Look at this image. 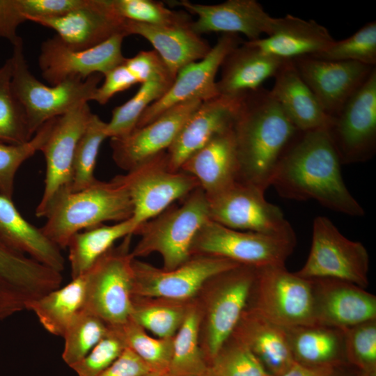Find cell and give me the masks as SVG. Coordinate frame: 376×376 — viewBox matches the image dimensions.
<instances>
[{
    "label": "cell",
    "instance_id": "6da1fadb",
    "mask_svg": "<svg viewBox=\"0 0 376 376\" xmlns=\"http://www.w3.org/2000/svg\"><path fill=\"white\" fill-rule=\"evenodd\" d=\"M341 162L326 129L299 132L282 157L271 186L283 198L314 200L352 217H362V206L347 189Z\"/></svg>",
    "mask_w": 376,
    "mask_h": 376
},
{
    "label": "cell",
    "instance_id": "7a4b0ae2",
    "mask_svg": "<svg viewBox=\"0 0 376 376\" xmlns=\"http://www.w3.org/2000/svg\"><path fill=\"white\" fill-rule=\"evenodd\" d=\"M233 130L240 164L238 181L265 191L299 131L263 87L242 96Z\"/></svg>",
    "mask_w": 376,
    "mask_h": 376
},
{
    "label": "cell",
    "instance_id": "3957f363",
    "mask_svg": "<svg viewBox=\"0 0 376 376\" xmlns=\"http://www.w3.org/2000/svg\"><path fill=\"white\" fill-rule=\"evenodd\" d=\"M133 204L118 176L110 181L97 179L78 191H61L52 203L42 232L60 249L81 230L106 221L120 222L132 217Z\"/></svg>",
    "mask_w": 376,
    "mask_h": 376
},
{
    "label": "cell",
    "instance_id": "277c9868",
    "mask_svg": "<svg viewBox=\"0 0 376 376\" xmlns=\"http://www.w3.org/2000/svg\"><path fill=\"white\" fill-rule=\"evenodd\" d=\"M182 200L136 228L134 235L141 237L131 251L134 258L157 253L164 270L173 269L189 259L198 232L210 219L208 203L200 187Z\"/></svg>",
    "mask_w": 376,
    "mask_h": 376
},
{
    "label": "cell",
    "instance_id": "5b68a950",
    "mask_svg": "<svg viewBox=\"0 0 376 376\" xmlns=\"http://www.w3.org/2000/svg\"><path fill=\"white\" fill-rule=\"evenodd\" d=\"M11 86L34 134L47 121L61 116L84 102L93 100L102 75L86 79L72 78L54 86H47L30 72L20 38L13 45Z\"/></svg>",
    "mask_w": 376,
    "mask_h": 376
},
{
    "label": "cell",
    "instance_id": "8992f818",
    "mask_svg": "<svg viewBox=\"0 0 376 376\" xmlns=\"http://www.w3.org/2000/svg\"><path fill=\"white\" fill-rule=\"evenodd\" d=\"M132 236L110 249L85 274L84 308L111 327L123 324L131 315L134 258L130 250Z\"/></svg>",
    "mask_w": 376,
    "mask_h": 376
},
{
    "label": "cell",
    "instance_id": "52a82bcc",
    "mask_svg": "<svg viewBox=\"0 0 376 376\" xmlns=\"http://www.w3.org/2000/svg\"><path fill=\"white\" fill-rule=\"evenodd\" d=\"M247 306L285 328L315 324L311 279L285 265L257 268Z\"/></svg>",
    "mask_w": 376,
    "mask_h": 376
},
{
    "label": "cell",
    "instance_id": "ba28073f",
    "mask_svg": "<svg viewBox=\"0 0 376 376\" xmlns=\"http://www.w3.org/2000/svg\"><path fill=\"white\" fill-rule=\"evenodd\" d=\"M296 238L227 228L209 219L198 232L191 254L224 258L256 268L285 265Z\"/></svg>",
    "mask_w": 376,
    "mask_h": 376
},
{
    "label": "cell",
    "instance_id": "9c48e42d",
    "mask_svg": "<svg viewBox=\"0 0 376 376\" xmlns=\"http://www.w3.org/2000/svg\"><path fill=\"white\" fill-rule=\"evenodd\" d=\"M117 176L132 200L136 230L200 187L194 176L170 169L166 151Z\"/></svg>",
    "mask_w": 376,
    "mask_h": 376
},
{
    "label": "cell",
    "instance_id": "30bf717a",
    "mask_svg": "<svg viewBox=\"0 0 376 376\" xmlns=\"http://www.w3.org/2000/svg\"><path fill=\"white\" fill-rule=\"evenodd\" d=\"M369 265L363 244L347 239L329 219L318 216L313 220L308 257L295 273L309 279H340L365 289L369 284Z\"/></svg>",
    "mask_w": 376,
    "mask_h": 376
},
{
    "label": "cell",
    "instance_id": "8fae6325",
    "mask_svg": "<svg viewBox=\"0 0 376 376\" xmlns=\"http://www.w3.org/2000/svg\"><path fill=\"white\" fill-rule=\"evenodd\" d=\"M265 192L237 181L206 196L210 219L234 230L296 238L280 207L267 201Z\"/></svg>",
    "mask_w": 376,
    "mask_h": 376
},
{
    "label": "cell",
    "instance_id": "7c38bea8",
    "mask_svg": "<svg viewBox=\"0 0 376 376\" xmlns=\"http://www.w3.org/2000/svg\"><path fill=\"white\" fill-rule=\"evenodd\" d=\"M240 265L224 258L193 255L179 267L164 270L134 258L132 296L190 301L212 278Z\"/></svg>",
    "mask_w": 376,
    "mask_h": 376
},
{
    "label": "cell",
    "instance_id": "4fadbf2b",
    "mask_svg": "<svg viewBox=\"0 0 376 376\" xmlns=\"http://www.w3.org/2000/svg\"><path fill=\"white\" fill-rule=\"evenodd\" d=\"M342 165L364 162L376 152V68L326 130Z\"/></svg>",
    "mask_w": 376,
    "mask_h": 376
},
{
    "label": "cell",
    "instance_id": "5bb4252c",
    "mask_svg": "<svg viewBox=\"0 0 376 376\" xmlns=\"http://www.w3.org/2000/svg\"><path fill=\"white\" fill-rule=\"evenodd\" d=\"M256 272V267L242 265L210 281L205 354L208 363L231 336L246 308Z\"/></svg>",
    "mask_w": 376,
    "mask_h": 376
},
{
    "label": "cell",
    "instance_id": "9a60e30c",
    "mask_svg": "<svg viewBox=\"0 0 376 376\" xmlns=\"http://www.w3.org/2000/svg\"><path fill=\"white\" fill-rule=\"evenodd\" d=\"M61 273L8 246L0 239V322L59 288Z\"/></svg>",
    "mask_w": 376,
    "mask_h": 376
},
{
    "label": "cell",
    "instance_id": "2e32d148",
    "mask_svg": "<svg viewBox=\"0 0 376 376\" xmlns=\"http://www.w3.org/2000/svg\"><path fill=\"white\" fill-rule=\"evenodd\" d=\"M92 115L88 102H84L56 118L40 150L45 156L46 171L43 194L36 209V217H45L56 197L63 191H70L75 150Z\"/></svg>",
    "mask_w": 376,
    "mask_h": 376
},
{
    "label": "cell",
    "instance_id": "e0dca14e",
    "mask_svg": "<svg viewBox=\"0 0 376 376\" xmlns=\"http://www.w3.org/2000/svg\"><path fill=\"white\" fill-rule=\"evenodd\" d=\"M243 42L238 34L223 33L205 58L178 72L167 91L145 109L136 128L150 123L182 102L191 100L204 102L219 95L215 79L217 73L225 56Z\"/></svg>",
    "mask_w": 376,
    "mask_h": 376
},
{
    "label": "cell",
    "instance_id": "ac0fdd59",
    "mask_svg": "<svg viewBox=\"0 0 376 376\" xmlns=\"http://www.w3.org/2000/svg\"><path fill=\"white\" fill-rule=\"evenodd\" d=\"M125 37L118 33L95 47L81 50L69 48L56 36L49 38L42 43L38 56L42 76L54 86L72 78L86 79L97 73L104 75L124 62Z\"/></svg>",
    "mask_w": 376,
    "mask_h": 376
},
{
    "label": "cell",
    "instance_id": "d6986e66",
    "mask_svg": "<svg viewBox=\"0 0 376 376\" xmlns=\"http://www.w3.org/2000/svg\"><path fill=\"white\" fill-rule=\"evenodd\" d=\"M292 61L323 111L331 118L341 111L375 68L358 62L330 61L311 56Z\"/></svg>",
    "mask_w": 376,
    "mask_h": 376
},
{
    "label": "cell",
    "instance_id": "ffe728a7",
    "mask_svg": "<svg viewBox=\"0 0 376 376\" xmlns=\"http://www.w3.org/2000/svg\"><path fill=\"white\" fill-rule=\"evenodd\" d=\"M201 103L199 100L182 102L150 123L134 129L128 135L111 138L110 146L116 164L129 171L166 151L185 122Z\"/></svg>",
    "mask_w": 376,
    "mask_h": 376
},
{
    "label": "cell",
    "instance_id": "44dd1931",
    "mask_svg": "<svg viewBox=\"0 0 376 376\" xmlns=\"http://www.w3.org/2000/svg\"><path fill=\"white\" fill-rule=\"evenodd\" d=\"M170 6H180L197 16L192 30L201 35L210 32L242 33L248 40H256L261 35L269 36L274 17H271L256 0H228L214 5L192 3L187 0L169 1Z\"/></svg>",
    "mask_w": 376,
    "mask_h": 376
},
{
    "label": "cell",
    "instance_id": "7402d4cb",
    "mask_svg": "<svg viewBox=\"0 0 376 376\" xmlns=\"http://www.w3.org/2000/svg\"><path fill=\"white\" fill-rule=\"evenodd\" d=\"M315 324L345 329L376 319V297L352 283L310 279Z\"/></svg>",
    "mask_w": 376,
    "mask_h": 376
},
{
    "label": "cell",
    "instance_id": "603a6c76",
    "mask_svg": "<svg viewBox=\"0 0 376 376\" xmlns=\"http://www.w3.org/2000/svg\"><path fill=\"white\" fill-rule=\"evenodd\" d=\"M27 20L54 30L64 45L76 50L92 48L118 33L124 35L125 19L116 13L110 0H88L61 17Z\"/></svg>",
    "mask_w": 376,
    "mask_h": 376
},
{
    "label": "cell",
    "instance_id": "cb8c5ba5",
    "mask_svg": "<svg viewBox=\"0 0 376 376\" xmlns=\"http://www.w3.org/2000/svg\"><path fill=\"white\" fill-rule=\"evenodd\" d=\"M242 95H219L202 102L185 122L166 151L171 169L180 170L191 155L217 134L233 127Z\"/></svg>",
    "mask_w": 376,
    "mask_h": 376
},
{
    "label": "cell",
    "instance_id": "d4e9b609",
    "mask_svg": "<svg viewBox=\"0 0 376 376\" xmlns=\"http://www.w3.org/2000/svg\"><path fill=\"white\" fill-rule=\"evenodd\" d=\"M180 170L194 176L207 196L239 180L240 164L233 127L191 155Z\"/></svg>",
    "mask_w": 376,
    "mask_h": 376
},
{
    "label": "cell",
    "instance_id": "484cf974",
    "mask_svg": "<svg viewBox=\"0 0 376 376\" xmlns=\"http://www.w3.org/2000/svg\"><path fill=\"white\" fill-rule=\"evenodd\" d=\"M191 25L161 26L125 19L123 32L125 37L139 35L149 41L174 80L182 68L203 59L212 48Z\"/></svg>",
    "mask_w": 376,
    "mask_h": 376
},
{
    "label": "cell",
    "instance_id": "4316f807",
    "mask_svg": "<svg viewBox=\"0 0 376 376\" xmlns=\"http://www.w3.org/2000/svg\"><path fill=\"white\" fill-rule=\"evenodd\" d=\"M287 61L244 41L225 56L221 65V77L217 81L219 94L238 97L258 90L265 81L274 77Z\"/></svg>",
    "mask_w": 376,
    "mask_h": 376
},
{
    "label": "cell",
    "instance_id": "83f0119b",
    "mask_svg": "<svg viewBox=\"0 0 376 376\" xmlns=\"http://www.w3.org/2000/svg\"><path fill=\"white\" fill-rule=\"evenodd\" d=\"M232 336L246 345L271 376H280L294 363L285 327L246 307Z\"/></svg>",
    "mask_w": 376,
    "mask_h": 376
},
{
    "label": "cell",
    "instance_id": "f1b7e54d",
    "mask_svg": "<svg viewBox=\"0 0 376 376\" xmlns=\"http://www.w3.org/2000/svg\"><path fill=\"white\" fill-rule=\"evenodd\" d=\"M248 41L264 53L284 60H293L319 54L335 40L326 27L315 20L286 15L283 17H274L269 36Z\"/></svg>",
    "mask_w": 376,
    "mask_h": 376
},
{
    "label": "cell",
    "instance_id": "f546056e",
    "mask_svg": "<svg viewBox=\"0 0 376 376\" xmlns=\"http://www.w3.org/2000/svg\"><path fill=\"white\" fill-rule=\"evenodd\" d=\"M274 79L269 93L299 131L327 129L332 118L323 111L292 60L284 63Z\"/></svg>",
    "mask_w": 376,
    "mask_h": 376
},
{
    "label": "cell",
    "instance_id": "4dcf8cb0",
    "mask_svg": "<svg viewBox=\"0 0 376 376\" xmlns=\"http://www.w3.org/2000/svg\"><path fill=\"white\" fill-rule=\"evenodd\" d=\"M0 239L39 263L61 272L65 258L61 249L19 213L11 198L0 194Z\"/></svg>",
    "mask_w": 376,
    "mask_h": 376
},
{
    "label": "cell",
    "instance_id": "1f68e13d",
    "mask_svg": "<svg viewBox=\"0 0 376 376\" xmlns=\"http://www.w3.org/2000/svg\"><path fill=\"white\" fill-rule=\"evenodd\" d=\"M285 329L295 362L316 367L349 365L344 329L318 324Z\"/></svg>",
    "mask_w": 376,
    "mask_h": 376
},
{
    "label": "cell",
    "instance_id": "d6a6232c",
    "mask_svg": "<svg viewBox=\"0 0 376 376\" xmlns=\"http://www.w3.org/2000/svg\"><path fill=\"white\" fill-rule=\"evenodd\" d=\"M85 291L86 275L84 274L32 301L29 311L36 315L47 331L63 337L70 322L84 308Z\"/></svg>",
    "mask_w": 376,
    "mask_h": 376
},
{
    "label": "cell",
    "instance_id": "836d02e7",
    "mask_svg": "<svg viewBox=\"0 0 376 376\" xmlns=\"http://www.w3.org/2000/svg\"><path fill=\"white\" fill-rule=\"evenodd\" d=\"M131 218L113 225H99L75 233L70 240L68 260L72 279L85 274L120 239L133 235Z\"/></svg>",
    "mask_w": 376,
    "mask_h": 376
},
{
    "label": "cell",
    "instance_id": "e575fe53",
    "mask_svg": "<svg viewBox=\"0 0 376 376\" xmlns=\"http://www.w3.org/2000/svg\"><path fill=\"white\" fill-rule=\"evenodd\" d=\"M202 313L191 303L184 322L173 337L169 373L171 376H198L209 368L208 361L199 345Z\"/></svg>",
    "mask_w": 376,
    "mask_h": 376
},
{
    "label": "cell",
    "instance_id": "d590c367",
    "mask_svg": "<svg viewBox=\"0 0 376 376\" xmlns=\"http://www.w3.org/2000/svg\"><path fill=\"white\" fill-rule=\"evenodd\" d=\"M192 302L132 296L130 318L157 338H173Z\"/></svg>",
    "mask_w": 376,
    "mask_h": 376
},
{
    "label": "cell",
    "instance_id": "8d00e7d4",
    "mask_svg": "<svg viewBox=\"0 0 376 376\" xmlns=\"http://www.w3.org/2000/svg\"><path fill=\"white\" fill-rule=\"evenodd\" d=\"M12 62L7 59L0 68V141L9 144H23L33 136L25 113L16 99L11 86Z\"/></svg>",
    "mask_w": 376,
    "mask_h": 376
},
{
    "label": "cell",
    "instance_id": "74e56055",
    "mask_svg": "<svg viewBox=\"0 0 376 376\" xmlns=\"http://www.w3.org/2000/svg\"><path fill=\"white\" fill-rule=\"evenodd\" d=\"M106 128L107 123L93 113L75 150L70 191L84 189L97 180L94 171L100 146L108 138Z\"/></svg>",
    "mask_w": 376,
    "mask_h": 376
},
{
    "label": "cell",
    "instance_id": "f35d334b",
    "mask_svg": "<svg viewBox=\"0 0 376 376\" xmlns=\"http://www.w3.org/2000/svg\"><path fill=\"white\" fill-rule=\"evenodd\" d=\"M109 328L97 315L83 308L63 334L62 358L65 363L71 367L81 360L107 334Z\"/></svg>",
    "mask_w": 376,
    "mask_h": 376
},
{
    "label": "cell",
    "instance_id": "ab89813d",
    "mask_svg": "<svg viewBox=\"0 0 376 376\" xmlns=\"http://www.w3.org/2000/svg\"><path fill=\"white\" fill-rule=\"evenodd\" d=\"M171 84L159 81L142 83L133 97L112 111L111 118L107 123L108 138H119L130 134L145 109L160 98Z\"/></svg>",
    "mask_w": 376,
    "mask_h": 376
},
{
    "label": "cell",
    "instance_id": "60d3db41",
    "mask_svg": "<svg viewBox=\"0 0 376 376\" xmlns=\"http://www.w3.org/2000/svg\"><path fill=\"white\" fill-rule=\"evenodd\" d=\"M120 328L127 347L139 356L152 372L169 373L173 337H152L131 318L120 325Z\"/></svg>",
    "mask_w": 376,
    "mask_h": 376
},
{
    "label": "cell",
    "instance_id": "b9f144b4",
    "mask_svg": "<svg viewBox=\"0 0 376 376\" xmlns=\"http://www.w3.org/2000/svg\"><path fill=\"white\" fill-rule=\"evenodd\" d=\"M55 119L45 123L25 143L9 144L0 141V194L12 199L18 169L36 152L40 151L49 136Z\"/></svg>",
    "mask_w": 376,
    "mask_h": 376
},
{
    "label": "cell",
    "instance_id": "7bdbcfd3",
    "mask_svg": "<svg viewBox=\"0 0 376 376\" xmlns=\"http://www.w3.org/2000/svg\"><path fill=\"white\" fill-rule=\"evenodd\" d=\"M116 13L125 19L161 26H185L193 20L186 11L166 8L152 0H110Z\"/></svg>",
    "mask_w": 376,
    "mask_h": 376
},
{
    "label": "cell",
    "instance_id": "ee69618b",
    "mask_svg": "<svg viewBox=\"0 0 376 376\" xmlns=\"http://www.w3.org/2000/svg\"><path fill=\"white\" fill-rule=\"evenodd\" d=\"M330 61H354L376 65V22L366 24L346 39L334 41L323 52L311 56Z\"/></svg>",
    "mask_w": 376,
    "mask_h": 376
},
{
    "label": "cell",
    "instance_id": "f6af8a7d",
    "mask_svg": "<svg viewBox=\"0 0 376 376\" xmlns=\"http://www.w3.org/2000/svg\"><path fill=\"white\" fill-rule=\"evenodd\" d=\"M209 368L217 376H271L249 348L232 335Z\"/></svg>",
    "mask_w": 376,
    "mask_h": 376
},
{
    "label": "cell",
    "instance_id": "bcb514c9",
    "mask_svg": "<svg viewBox=\"0 0 376 376\" xmlns=\"http://www.w3.org/2000/svg\"><path fill=\"white\" fill-rule=\"evenodd\" d=\"M344 331L348 364L365 375L376 376V319Z\"/></svg>",
    "mask_w": 376,
    "mask_h": 376
},
{
    "label": "cell",
    "instance_id": "7dc6e473",
    "mask_svg": "<svg viewBox=\"0 0 376 376\" xmlns=\"http://www.w3.org/2000/svg\"><path fill=\"white\" fill-rule=\"evenodd\" d=\"M126 347L120 326H110L107 334L88 354L70 368L78 376H98L121 355Z\"/></svg>",
    "mask_w": 376,
    "mask_h": 376
},
{
    "label": "cell",
    "instance_id": "c3c4849f",
    "mask_svg": "<svg viewBox=\"0 0 376 376\" xmlns=\"http://www.w3.org/2000/svg\"><path fill=\"white\" fill-rule=\"evenodd\" d=\"M124 64L138 83L159 81L172 84L174 81L157 52L155 50L141 51L127 58Z\"/></svg>",
    "mask_w": 376,
    "mask_h": 376
},
{
    "label": "cell",
    "instance_id": "681fc988",
    "mask_svg": "<svg viewBox=\"0 0 376 376\" xmlns=\"http://www.w3.org/2000/svg\"><path fill=\"white\" fill-rule=\"evenodd\" d=\"M88 0H17L19 8L27 21L29 18H53L78 9Z\"/></svg>",
    "mask_w": 376,
    "mask_h": 376
},
{
    "label": "cell",
    "instance_id": "f907efd6",
    "mask_svg": "<svg viewBox=\"0 0 376 376\" xmlns=\"http://www.w3.org/2000/svg\"><path fill=\"white\" fill-rule=\"evenodd\" d=\"M103 76L104 81L97 87L93 97V100L102 105L107 104L115 94L125 91L138 83L124 62Z\"/></svg>",
    "mask_w": 376,
    "mask_h": 376
},
{
    "label": "cell",
    "instance_id": "816d5d0a",
    "mask_svg": "<svg viewBox=\"0 0 376 376\" xmlns=\"http://www.w3.org/2000/svg\"><path fill=\"white\" fill-rule=\"evenodd\" d=\"M152 372L146 363L129 347L98 376H143Z\"/></svg>",
    "mask_w": 376,
    "mask_h": 376
},
{
    "label": "cell",
    "instance_id": "f5cc1de1",
    "mask_svg": "<svg viewBox=\"0 0 376 376\" xmlns=\"http://www.w3.org/2000/svg\"><path fill=\"white\" fill-rule=\"evenodd\" d=\"M26 21L20 11L17 0H0V37L8 40L12 45L20 38L17 29Z\"/></svg>",
    "mask_w": 376,
    "mask_h": 376
},
{
    "label": "cell",
    "instance_id": "db71d44e",
    "mask_svg": "<svg viewBox=\"0 0 376 376\" xmlns=\"http://www.w3.org/2000/svg\"><path fill=\"white\" fill-rule=\"evenodd\" d=\"M335 368L310 366L295 362L285 373L280 376H327Z\"/></svg>",
    "mask_w": 376,
    "mask_h": 376
},
{
    "label": "cell",
    "instance_id": "11a10c76",
    "mask_svg": "<svg viewBox=\"0 0 376 376\" xmlns=\"http://www.w3.org/2000/svg\"><path fill=\"white\" fill-rule=\"evenodd\" d=\"M357 370L350 365L336 367L333 371L327 376H357Z\"/></svg>",
    "mask_w": 376,
    "mask_h": 376
},
{
    "label": "cell",
    "instance_id": "9f6ffc18",
    "mask_svg": "<svg viewBox=\"0 0 376 376\" xmlns=\"http://www.w3.org/2000/svg\"><path fill=\"white\" fill-rule=\"evenodd\" d=\"M143 376H171L169 373L150 372Z\"/></svg>",
    "mask_w": 376,
    "mask_h": 376
},
{
    "label": "cell",
    "instance_id": "6f0895ef",
    "mask_svg": "<svg viewBox=\"0 0 376 376\" xmlns=\"http://www.w3.org/2000/svg\"><path fill=\"white\" fill-rule=\"evenodd\" d=\"M198 376H217L215 375L212 371L210 369V368H208V370L205 372L204 373L198 375Z\"/></svg>",
    "mask_w": 376,
    "mask_h": 376
},
{
    "label": "cell",
    "instance_id": "680465c9",
    "mask_svg": "<svg viewBox=\"0 0 376 376\" xmlns=\"http://www.w3.org/2000/svg\"><path fill=\"white\" fill-rule=\"evenodd\" d=\"M357 376H367V375H363V374H362V373H359V372L357 371Z\"/></svg>",
    "mask_w": 376,
    "mask_h": 376
}]
</instances>
